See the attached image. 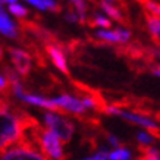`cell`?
<instances>
[{
    "label": "cell",
    "mask_w": 160,
    "mask_h": 160,
    "mask_svg": "<svg viewBox=\"0 0 160 160\" xmlns=\"http://www.w3.org/2000/svg\"><path fill=\"white\" fill-rule=\"evenodd\" d=\"M146 21H147V28H148V31H150L153 40H154V41H159V34H160L159 15L147 13L146 15Z\"/></svg>",
    "instance_id": "obj_11"
},
{
    "label": "cell",
    "mask_w": 160,
    "mask_h": 160,
    "mask_svg": "<svg viewBox=\"0 0 160 160\" xmlns=\"http://www.w3.org/2000/svg\"><path fill=\"white\" fill-rule=\"evenodd\" d=\"M137 140H138V142H140V144H142V146H150V144H153V142H154V137H151L148 132L142 131V132H138Z\"/></svg>",
    "instance_id": "obj_17"
},
{
    "label": "cell",
    "mask_w": 160,
    "mask_h": 160,
    "mask_svg": "<svg viewBox=\"0 0 160 160\" xmlns=\"http://www.w3.org/2000/svg\"><path fill=\"white\" fill-rule=\"evenodd\" d=\"M9 12L13 13L15 16H18V18H25L28 15V9L22 5H18V2L9 3Z\"/></svg>",
    "instance_id": "obj_14"
},
{
    "label": "cell",
    "mask_w": 160,
    "mask_h": 160,
    "mask_svg": "<svg viewBox=\"0 0 160 160\" xmlns=\"http://www.w3.org/2000/svg\"><path fill=\"white\" fill-rule=\"evenodd\" d=\"M141 2H142V5L146 6L147 9L150 10V13H154V15H159L160 13L159 5H156L154 2H151V0H141Z\"/></svg>",
    "instance_id": "obj_19"
},
{
    "label": "cell",
    "mask_w": 160,
    "mask_h": 160,
    "mask_svg": "<svg viewBox=\"0 0 160 160\" xmlns=\"http://www.w3.org/2000/svg\"><path fill=\"white\" fill-rule=\"evenodd\" d=\"M13 2H18V0H0V3H13Z\"/></svg>",
    "instance_id": "obj_25"
},
{
    "label": "cell",
    "mask_w": 160,
    "mask_h": 160,
    "mask_svg": "<svg viewBox=\"0 0 160 160\" xmlns=\"http://www.w3.org/2000/svg\"><path fill=\"white\" fill-rule=\"evenodd\" d=\"M107 141H109V144L113 147H119L121 146V142H119V140H118L116 137H113V135H109L107 137Z\"/></svg>",
    "instance_id": "obj_22"
},
{
    "label": "cell",
    "mask_w": 160,
    "mask_h": 160,
    "mask_svg": "<svg viewBox=\"0 0 160 160\" xmlns=\"http://www.w3.org/2000/svg\"><path fill=\"white\" fill-rule=\"evenodd\" d=\"M104 112L112 113V115H116V116H121L123 119H126V121L135 123V125L144 126L146 129H150L156 137H159V125H157V122H154L148 116H144V115H140V113H135V112H132V113L131 112H125L118 106H106Z\"/></svg>",
    "instance_id": "obj_3"
},
{
    "label": "cell",
    "mask_w": 160,
    "mask_h": 160,
    "mask_svg": "<svg viewBox=\"0 0 160 160\" xmlns=\"http://www.w3.org/2000/svg\"><path fill=\"white\" fill-rule=\"evenodd\" d=\"M28 2L29 5L35 6L37 9L40 10H53V12H59L60 10V6L54 2V0H25Z\"/></svg>",
    "instance_id": "obj_12"
},
{
    "label": "cell",
    "mask_w": 160,
    "mask_h": 160,
    "mask_svg": "<svg viewBox=\"0 0 160 160\" xmlns=\"http://www.w3.org/2000/svg\"><path fill=\"white\" fill-rule=\"evenodd\" d=\"M38 146L41 147L44 156H47V157H52V159H62L63 157V150H62V146H60V140L50 129H47V131L41 129Z\"/></svg>",
    "instance_id": "obj_4"
},
{
    "label": "cell",
    "mask_w": 160,
    "mask_h": 160,
    "mask_svg": "<svg viewBox=\"0 0 160 160\" xmlns=\"http://www.w3.org/2000/svg\"><path fill=\"white\" fill-rule=\"evenodd\" d=\"M109 159L110 160H129L131 159V153L126 148H118V150L109 153Z\"/></svg>",
    "instance_id": "obj_16"
},
{
    "label": "cell",
    "mask_w": 160,
    "mask_h": 160,
    "mask_svg": "<svg viewBox=\"0 0 160 160\" xmlns=\"http://www.w3.org/2000/svg\"><path fill=\"white\" fill-rule=\"evenodd\" d=\"M0 32L9 38H16L18 37V29L16 25L9 19V16L6 15V12L0 8Z\"/></svg>",
    "instance_id": "obj_10"
},
{
    "label": "cell",
    "mask_w": 160,
    "mask_h": 160,
    "mask_svg": "<svg viewBox=\"0 0 160 160\" xmlns=\"http://www.w3.org/2000/svg\"><path fill=\"white\" fill-rule=\"evenodd\" d=\"M100 8H102V9L104 10V12H106L107 16H112V18H113L115 21H119V22L122 21V15H121V12H119V10H118L113 5H110L109 2H104V0H103L102 3H100Z\"/></svg>",
    "instance_id": "obj_13"
},
{
    "label": "cell",
    "mask_w": 160,
    "mask_h": 160,
    "mask_svg": "<svg viewBox=\"0 0 160 160\" xmlns=\"http://www.w3.org/2000/svg\"><path fill=\"white\" fill-rule=\"evenodd\" d=\"M92 27H103V28H110L112 24H110V21L107 19V18L97 15V16H96V19H94V22H92Z\"/></svg>",
    "instance_id": "obj_18"
},
{
    "label": "cell",
    "mask_w": 160,
    "mask_h": 160,
    "mask_svg": "<svg viewBox=\"0 0 160 160\" xmlns=\"http://www.w3.org/2000/svg\"><path fill=\"white\" fill-rule=\"evenodd\" d=\"M104 2H109V3H112V2H115V0H104Z\"/></svg>",
    "instance_id": "obj_27"
},
{
    "label": "cell",
    "mask_w": 160,
    "mask_h": 160,
    "mask_svg": "<svg viewBox=\"0 0 160 160\" xmlns=\"http://www.w3.org/2000/svg\"><path fill=\"white\" fill-rule=\"evenodd\" d=\"M151 72H153V75H154V77H159L160 71H159V68H153V71H151Z\"/></svg>",
    "instance_id": "obj_24"
},
{
    "label": "cell",
    "mask_w": 160,
    "mask_h": 160,
    "mask_svg": "<svg viewBox=\"0 0 160 160\" xmlns=\"http://www.w3.org/2000/svg\"><path fill=\"white\" fill-rule=\"evenodd\" d=\"M46 50H47V53H49L50 59H52V62L56 65V68L60 69L65 75H69L68 63H66V59H65L63 52H60V49H59V47H56V46H50V44H47Z\"/></svg>",
    "instance_id": "obj_9"
},
{
    "label": "cell",
    "mask_w": 160,
    "mask_h": 160,
    "mask_svg": "<svg viewBox=\"0 0 160 160\" xmlns=\"http://www.w3.org/2000/svg\"><path fill=\"white\" fill-rule=\"evenodd\" d=\"M8 88H9V81L6 75H0V92L8 91Z\"/></svg>",
    "instance_id": "obj_21"
},
{
    "label": "cell",
    "mask_w": 160,
    "mask_h": 160,
    "mask_svg": "<svg viewBox=\"0 0 160 160\" xmlns=\"http://www.w3.org/2000/svg\"><path fill=\"white\" fill-rule=\"evenodd\" d=\"M2 58H3V52H2V49H0V60H2Z\"/></svg>",
    "instance_id": "obj_26"
},
{
    "label": "cell",
    "mask_w": 160,
    "mask_h": 160,
    "mask_svg": "<svg viewBox=\"0 0 160 160\" xmlns=\"http://www.w3.org/2000/svg\"><path fill=\"white\" fill-rule=\"evenodd\" d=\"M141 153H142V157L144 159H150V160H159V150L154 148V147L150 146H141L140 147Z\"/></svg>",
    "instance_id": "obj_15"
},
{
    "label": "cell",
    "mask_w": 160,
    "mask_h": 160,
    "mask_svg": "<svg viewBox=\"0 0 160 160\" xmlns=\"http://www.w3.org/2000/svg\"><path fill=\"white\" fill-rule=\"evenodd\" d=\"M0 8H2V6H0Z\"/></svg>",
    "instance_id": "obj_28"
},
{
    "label": "cell",
    "mask_w": 160,
    "mask_h": 160,
    "mask_svg": "<svg viewBox=\"0 0 160 160\" xmlns=\"http://www.w3.org/2000/svg\"><path fill=\"white\" fill-rule=\"evenodd\" d=\"M44 122H46V125L49 126L50 131L59 137L60 141L68 142V141L72 138L73 125L68 119L59 116L58 113H54V112H49V113L44 115Z\"/></svg>",
    "instance_id": "obj_2"
},
{
    "label": "cell",
    "mask_w": 160,
    "mask_h": 160,
    "mask_svg": "<svg viewBox=\"0 0 160 160\" xmlns=\"http://www.w3.org/2000/svg\"><path fill=\"white\" fill-rule=\"evenodd\" d=\"M9 53L12 58V63L15 65V69L22 77H27L31 71V56L21 49H9Z\"/></svg>",
    "instance_id": "obj_5"
},
{
    "label": "cell",
    "mask_w": 160,
    "mask_h": 160,
    "mask_svg": "<svg viewBox=\"0 0 160 160\" xmlns=\"http://www.w3.org/2000/svg\"><path fill=\"white\" fill-rule=\"evenodd\" d=\"M87 160H109V151H104V150H100L97 151L96 154L90 156V157H85Z\"/></svg>",
    "instance_id": "obj_20"
},
{
    "label": "cell",
    "mask_w": 160,
    "mask_h": 160,
    "mask_svg": "<svg viewBox=\"0 0 160 160\" xmlns=\"http://www.w3.org/2000/svg\"><path fill=\"white\" fill-rule=\"evenodd\" d=\"M96 35L98 38H102L103 41H107V43H126L128 40L131 38V32L123 28H116L113 31L100 29V31H97Z\"/></svg>",
    "instance_id": "obj_8"
},
{
    "label": "cell",
    "mask_w": 160,
    "mask_h": 160,
    "mask_svg": "<svg viewBox=\"0 0 160 160\" xmlns=\"http://www.w3.org/2000/svg\"><path fill=\"white\" fill-rule=\"evenodd\" d=\"M66 19H68L69 22H77V21H78V16H77V13L69 12V13H66Z\"/></svg>",
    "instance_id": "obj_23"
},
{
    "label": "cell",
    "mask_w": 160,
    "mask_h": 160,
    "mask_svg": "<svg viewBox=\"0 0 160 160\" xmlns=\"http://www.w3.org/2000/svg\"><path fill=\"white\" fill-rule=\"evenodd\" d=\"M52 100L60 110H68L72 113H84L85 112V106L82 104V102L73 96H69V94H63V96H59V97L52 98Z\"/></svg>",
    "instance_id": "obj_6"
},
{
    "label": "cell",
    "mask_w": 160,
    "mask_h": 160,
    "mask_svg": "<svg viewBox=\"0 0 160 160\" xmlns=\"http://www.w3.org/2000/svg\"><path fill=\"white\" fill-rule=\"evenodd\" d=\"M2 159L5 160H44V154L37 153L34 150L29 148H24V147H18V148H12V150L3 151Z\"/></svg>",
    "instance_id": "obj_7"
},
{
    "label": "cell",
    "mask_w": 160,
    "mask_h": 160,
    "mask_svg": "<svg viewBox=\"0 0 160 160\" xmlns=\"http://www.w3.org/2000/svg\"><path fill=\"white\" fill-rule=\"evenodd\" d=\"M21 138V122L13 113L0 109V148L9 147L18 142Z\"/></svg>",
    "instance_id": "obj_1"
}]
</instances>
